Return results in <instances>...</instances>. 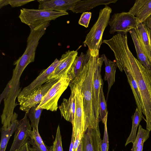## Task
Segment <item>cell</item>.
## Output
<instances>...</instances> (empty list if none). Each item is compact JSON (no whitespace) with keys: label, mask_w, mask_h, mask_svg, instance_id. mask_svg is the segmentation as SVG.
<instances>
[{"label":"cell","mask_w":151,"mask_h":151,"mask_svg":"<svg viewBox=\"0 0 151 151\" xmlns=\"http://www.w3.org/2000/svg\"><path fill=\"white\" fill-rule=\"evenodd\" d=\"M117 67L125 66L131 70L137 82L146 117V129L151 131V70L142 64L133 55L127 41H121L112 49Z\"/></svg>","instance_id":"1"},{"label":"cell","mask_w":151,"mask_h":151,"mask_svg":"<svg viewBox=\"0 0 151 151\" xmlns=\"http://www.w3.org/2000/svg\"><path fill=\"white\" fill-rule=\"evenodd\" d=\"M99 57V55L91 54L89 59L83 69L84 76L81 91L83 94V110L87 128H99V123L96 119L93 108V81Z\"/></svg>","instance_id":"2"},{"label":"cell","mask_w":151,"mask_h":151,"mask_svg":"<svg viewBox=\"0 0 151 151\" xmlns=\"http://www.w3.org/2000/svg\"><path fill=\"white\" fill-rule=\"evenodd\" d=\"M50 21L45 22L34 28H30L29 34L27 40L26 49L22 55L14 63L16 65L13 71L12 77L19 79L27 66L34 62L37 47L40 38L44 35Z\"/></svg>","instance_id":"3"},{"label":"cell","mask_w":151,"mask_h":151,"mask_svg":"<svg viewBox=\"0 0 151 151\" xmlns=\"http://www.w3.org/2000/svg\"><path fill=\"white\" fill-rule=\"evenodd\" d=\"M111 9L106 5L101 9L98 19L87 35L83 42L85 46L87 45L91 54H99V50L103 42L104 32L109 24Z\"/></svg>","instance_id":"4"},{"label":"cell","mask_w":151,"mask_h":151,"mask_svg":"<svg viewBox=\"0 0 151 151\" xmlns=\"http://www.w3.org/2000/svg\"><path fill=\"white\" fill-rule=\"evenodd\" d=\"M84 76L83 69L78 77L70 81L73 83L75 92L76 109L72 124L75 138L78 135H83L87 127L83 107V94L81 86Z\"/></svg>","instance_id":"5"},{"label":"cell","mask_w":151,"mask_h":151,"mask_svg":"<svg viewBox=\"0 0 151 151\" xmlns=\"http://www.w3.org/2000/svg\"><path fill=\"white\" fill-rule=\"evenodd\" d=\"M68 14V13L66 11L60 12L22 8L20 10L19 17L22 22L28 25L30 28Z\"/></svg>","instance_id":"6"},{"label":"cell","mask_w":151,"mask_h":151,"mask_svg":"<svg viewBox=\"0 0 151 151\" xmlns=\"http://www.w3.org/2000/svg\"><path fill=\"white\" fill-rule=\"evenodd\" d=\"M70 81L68 77L60 79L44 96L36 109H42L56 111L58 108V100L69 86Z\"/></svg>","instance_id":"7"},{"label":"cell","mask_w":151,"mask_h":151,"mask_svg":"<svg viewBox=\"0 0 151 151\" xmlns=\"http://www.w3.org/2000/svg\"><path fill=\"white\" fill-rule=\"evenodd\" d=\"M138 22L137 18L129 12L114 14L109 21V33H127L132 29H136Z\"/></svg>","instance_id":"8"},{"label":"cell","mask_w":151,"mask_h":151,"mask_svg":"<svg viewBox=\"0 0 151 151\" xmlns=\"http://www.w3.org/2000/svg\"><path fill=\"white\" fill-rule=\"evenodd\" d=\"M59 62V60L56 59L48 68L42 70L38 76L30 84L24 87L17 96L18 102H20L26 97L50 80L48 79V77L53 73Z\"/></svg>","instance_id":"9"},{"label":"cell","mask_w":151,"mask_h":151,"mask_svg":"<svg viewBox=\"0 0 151 151\" xmlns=\"http://www.w3.org/2000/svg\"><path fill=\"white\" fill-rule=\"evenodd\" d=\"M59 79H53L50 80L26 97L19 103L20 109L28 113L31 108L40 103L44 96Z\"/></svg>","instance_id":"10"},{"label":"cell","mask_w":151,"mask_h":151,"mask_svg":"<svg viewBox=\"0 0 151 151\" xmlns=\"http://www.w3.org/2000/svg\"><path fill=\"white\" fill-rule=\"evenodd\" d=\"M27 113L26 112L23 118L19 120L9 151H17L28 142L29 138V131L31 130L32 127L27 118Z\"/></svg>","instance_id":"11"},{"label":"cell","mask_w":151,"mask_h":151,"mask_svg":"<svg viewBox=\"0 0 151 151\" xmlns=\"http://www.w3.org/2000/svg\"><path fill=\"white\" fill-rule=\"evenodd\" d=\"M77 51L68 50L63 54L53 73L48 77L49 80L68 77V73L77 56Z\"/></svg>","instance_id":"12"},{"label":"cell","mask_w":151,"mask_h":151,"mask_svg":"<svg viewBox=\"0 0 151 151\" xmlns=\"http://www.w3.org/2000/svg\"><path fill=\"white\" fill-rule=\"evenodd\" d=\"M101 134L99 128H88L82 138V151H101Z\"/></svg>","instance_id":"13"},{"label":"cell","mask_w":151,"mask_h":151,"mask_svg":"<svg viewBox=\"0 0 151 151\" xmlns=\"http://www.w3.org/2000/svg\"><path fill=\"white\" fill-rule=\"evenodd\" d=\"M104 60L102 57L98 60L96 69L94 74L93 81V104L94 114L97 122L99 121V94L103 80L102 79L101 71Z\"/></svg>","instance_id":"14"},{"label":"cell","mask_w":151,"mask_h":151,"mask_svg":"<svg viewBox=\"0 0 151 151\" xmlns=\"http://www.w3.org/2000/svg\"><path fill=\"white\" fill-rule=\"evenodd\" d=\"M69 86L71 91L70 95L68 99H63L62 104L58 107L61 116L72 124L75 113V92L74 85L71 81Z\"/></svg>","instance_id":"15"},{"label":"cell","mask_w":151,"mask_h":151,"mask_svg":"<svg viewBox=\"0 0 151 151\" xmlns=\"http://www.w3.org/2000/svg\"><path fill=\"white\" fill-rule=\"evenodd\" d=\"M78 0H39L38 9L60 12L70 10Z\"/></svg>","instance_id":"16"},{"label":"cell","mask_w":151,"mask_h":151,"mask_svg":"<svg viewBox=\"0 0 151 151\" xmlns=\"http://www.w3.org/2000/svg\"><path fill=\"white\" fill-rule=\"evenodd\" d=\"M135 30L144 50L151 62V30L139 21Z\"/></svg>","instance_id":"17"},{"label":"cell","mask_w":151,"mask_h":151,"mask_svg":"<svg viewBox=\"0 0 151 151\" xmlns=\"http://www.w3.org/2000/svg\"><path fill=\"white\" fill-rule=\"evenodd\" d=\"M140 22L151 15V0H137L128 12Z\"/></svg>","instance_id":"18"},{"label":"cell","mask_w":151,"mask_h":151,"mask_svg":"<svg viewBox=\"0 0 151 151\" xmlns=\"http://www.w3.org/2000/svg\"><path fill=\"white\" fill-rule=\"evenodd\" d=\"M120 71H124L132 91L137 108L145 115V112L137 82L130 69L125 66L117 67Z\"/></svg>","instance_id":"19"},{"label":"cell","mask_w":151,"mask_h":151,"mask_svg":"<svg viewBox=\"0 0 151 151\" xmlns=\"http://www.w3.org/2000/svg\"><path fill=\"white\" fill-rule=\"evenodd\" d=\"M117 0H78L73 5L71 11L73 13L85 12L99 5L115 3Z\"/></svg>","instance_id":"20"},{"label":"cell","mask_w":151,"mask_h":151,"mask_svg":"<svg viewBox=\"0 0 151 151\" xmlns=\"http://www.w3.org/2000/svg\"><path fill=\"white\" fill-rule=\"evenodd\" d=\"M90 55V51L88 49L86 53L81 52L79 56H77L68 73V77L70 81L80 75L88 61Z\"/></svg>","instance_id":"21"},{"label":"cell","mask_w":151,"mask_h":151,"mask_svg":"<svg viewBox=\"0 0 151 151\" xmlns=\"http://www.w3.org/2000/svg\"><path fill=\"white\" fill-rule=\"evenodd\" d=\"M105 65L104 81H107L108 84V89L106 101H107L109 93L111 87L115 81V75L117 66L116 63L109 59L105 54L101 55Z\"/></svg>","instance_id":"22"},{"label":"cell","mask_w":151,"mask_h":151,"mask_svg":"<svg viewBox=\"0 0 151 151\" xmlns=\"http://www.w3.org/2000/svg\"><path fill=\"white\" fill-rule=\"evenodd\" d=\"M129 32L135 47L137 60L145 67L151 70V62L146 55L140 43L135 29H132Z\"/></svg>","instance_id":"23"},{"label":"cell","mask_w":151,"mask_h":151,"mask_svg":"<svg viewBox=\"0 0 151 151\" xmlns=\"http://www.w3.org/2000/svg\"><path fill=\"white\" fill-rule=\"evenodd\" d=\"M19 121L15 119L10 126L6 129L1 128V138L0 151H5L8 142L12 134L15 131L18 126Z\"/></svg>","instance_id":"24"},{"label":"cell","mask_w":151,"mask_h":151,"mask_svg":"<svg viewBox=\"0 0 151 151\" xmlns=\"http://www.w3.org/2000/svg\"><path fill=\"white\" fill-rule=\"evenodd\" d=\"M142 119H143L146 121V119L143 116L142 113L137 108L134 115L132 116V129L129 136L125 144V146L130 143L133 144L134 142L136 137L137 129Z\"/></svg>","instance_id":"25"},{"label":"cell","mask_w":151,"mask_h":151,"mask_svg":"<svg viewBox=\"0 0 151 151\" xmlns=\"http://www.w3.org/2000/svg\"><path fill=\"white\" fill-rule=\"evenodd\" d=\"M103 82L100 90L99 101V121L103 123L107 120L108 111L107 108L106 101L103 91Z\"/></svg>","instance_id":"26"},{"label":"cell","mask_w":151,"mask_h":151,"mask_svg":"<svg viewBox=\"0 0 151 151\" xmlns=\"http://www.w3.org/2000/svg\"><path fill=\"white\" fill-rule=\"evenodd\" d=\"M38 104L31 108L27 113L28 116L31 122L32 127L33 129L37 131H38V124L41 113L43 109H36Z\"/></svg>","instance_id":"27"},{"label":"cell","mask_w":151,"mask_h":151,"mask_svg":"<svg viewBox=\"0 0 151 151\" xmlns=\"http://www.w3.org/2000/svg\"><path fill=\"white\" fill-rule=\"evenodd\" d=\"M150 132L144 129L139 125L136 139L133 143L131 151H134L141 145L144 143L149 138Z\"/></svg>","instance_id":"28"},{"label":"cell","mask_w":151,"mask_h":151,"mask_svg":"<svg viewBox=\"0 0 151 151\" xmlns=\"http://www.w3.org/2000/svg\"><path fill=\"white\" fill-rule=\"evenodd\" d=\"M49 151H63L59 125H58L57 127L55 140L53 142V145L50 147Z\"/></svg>","instance_id":"29"},{"label":"cell","mask_w":151,"mask_h":151,"mask_svg":"<svg viewBox=\"0 0 151 151\" xmlns=\"http://www.w3.org/2000/svg\"><path fill=\"white\" fill-rule=\"evenodd\" d=\"M29 138H30L31 144H36L41 145L44 143L40 134L38 131L35 129H33L29 131Z\"/></svg>","instance_id":"30"},{"label":"cell","mask_w":151,"mask_h":151,"mask_svg":"<svg viewBox=\"0 0 151 151\" xmlns=\"http://www.w3.org/2000/svg\"><path fill=\"white\" fill-rule=\"evenodd\" d=\"M107 121L104 124V132L103 139L101 141V151H108L109 149V137L107 127Z\"/></svg>","instance_id":"31"},{"label":"cell","mask_w":151,"mask_h":151,"mask_svg":"<svg viewBox=\"0 0 151 151\" xmlns=\"http://www.w3.org/2000/svg\"><path fill=\"white\" fill-rule=\"evenodd\" d=\"M91 13L90 12H83L78 21V24L86 28L88 27L91 16Z\"/></svg>","instance_id":"32"},{"label":"cell","mask_w":151,"mask_h":151,"mask_svg":"<svg viewBox=\"0 0 151 151\" xmlns=\"http://www.w3.org/2000/svg\"><path fill=\"white\" fill-rule=\"evenodd\" d=\"M32 147H29V151H49V148L44 144L39 145L36 144H31Z\"/></svg>","instance_id":"33"},{"label":"cell","mask_w":151,"mask_h":151,"mask_svg":"<svg viewBox=\"0 0 151 151\" xmlns=\"http://www.w3.org/2000/svg\"><path fill=\"white\" fill-rule=\"evenodd\" d=\"M34 0H9V4L12 7H15L24 5Z\"/></svg>","instance_id":"34"},{"label":"cell","mask_w":151,"mask_h":151,"mask_svg":"<svg viewBox=\"0 0 151 151\" xmlns=\"http://www.w3.org/2000/svg\"><path fill=\"white\" fill-rule=\"evenodd\" d=\"M142 23L151 30V15L149 16Z\"/></svg>","instance_id":"35"},{"label":"cell","mask_w":151,"mask_h":151,"mask_svg":"<svg viewBox=\"0 0 151 151\" xmlns=\"http://www.w3.org/2000/svg\"><path fill=\"white\" fill-rule=\"evenodd\" d=\"M29 143L27 142L17 151H29Z\"/></svg>","instance_id":"36"},{"label":"cell","mask_w":151,"mask_h":151,"mask_svg":"<svg viewBox=\"0 0 151 151\" xmlns=\"http://www.w3.org/2000/svg\"><path fill=\"white\" fill-rule=\"evenodd\" d=\"M75 138L73 132L72 131L71 140L70 147L69 151H73L74 145V143L75 141Z\"/></svg>","instance_id":"37"},{"label":"cell","mask_w":151,"mask_h":151,"mask_svg":"<svg viewBox=\"0 0 151 151\" xmlns=\"http://www.w3.org/2000/svg\"><path fill=\"white\" fill-rule=\"evenodd\" d=\"M9 4V0H0V8Z\"/></svg>","instance_id":"38"},{"label":"cell","mask_w":151,"mask_h":151,"mask_svg":"<svg viewBox=\"0 0 151 151\" xmlns=\"http://www.w3.org/2000/svg\"><path fill=\"white\" fill-rule=\"evenodd\" d=\"M144 143H142L141 145L139 147H137L134 151H142L143 145Z\"/></svg>","instance_id":"39"},{"label":"cell","mask_w":151,"mask_h":151,"mask_svg":"<svg viewBox=\"0 0 151 151\" xmlns=\"http://www.w3.org/2000/svg\"><path fill=\"white\" fill-rule=\"evenodd\" d=\"M82 143L81 141L80 143L77 151H82Z\"/></svg>","instance_id":"40"},{"label":"cell","mask_w":151,"mask_h":151,"mask_svg":"<svg viewBox=\"0 0 151 151\" xmlns=\"http://www.w3.org/2000/svg\"><path fill=\"white\" fill-rule=\"evenodd\" d=\"M113 151H114V149H113Z\"/></svg>","instance_id":"41"}]
</instances>
